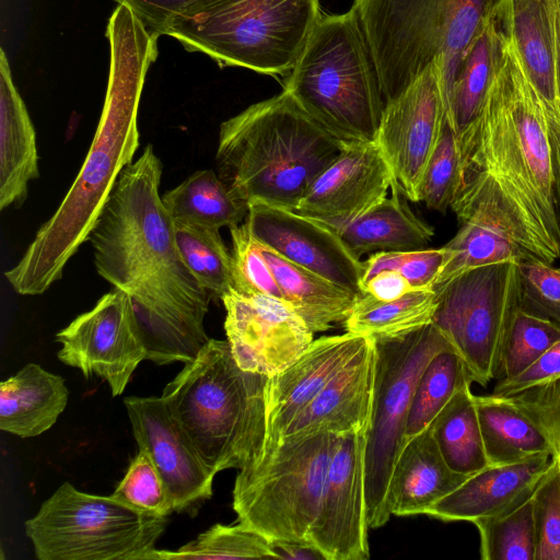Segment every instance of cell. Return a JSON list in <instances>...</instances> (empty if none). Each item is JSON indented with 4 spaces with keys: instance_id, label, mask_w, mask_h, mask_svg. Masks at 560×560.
Returning a JSON list of instances; mask_svg holds the SVG:
<instances>
[{
    "instance_id": "cell-1",
    "label": "cell",
    "mask_w": 560,
    "mask_h": 560,
    "mask_svg": "<svg viewBox=\"0 0 560 560\" xmlns=\"http://www.w3.org/2000/svg\"><path fill=\"white\" fill-rule=\"evenodd\" d=\"M161 176L148 144L122 170L88 241L97 273L130 298L147 359L165 365L194 360L210 339L203 322L211 295L179 253Z\"/></svg>"
},
{
    "instance_id": "cell-2",
    "label": "cell",
    "mask_w": 560,
    "mask_h": 560,
    "mask_svg": "<svg viewBox=\"0 0 560 560\" xmlns=\"http://www.w3.org/2000/svg\"><path fill=\"white\" fill-rule=\"evenodd\" d=\"M456 140L458 171L450 209L459 223L482 215L528 259L553 264L560 233L548 121L510 43L480 112Z\"/></svg>"
},
{
    "instance_id": "cell-3",
    "label": "cell",
    "mask_w": 560,
    "mask_h": 560,
    "mask_svg": "<svg viewBox=\"0 0 560 560\" xmlns=\"http://www.w3.org/2000/svg\"><path fill=\"white\" fill-rule=\"evenodd\" d=\"M106 37L109 72L96 131L83 164L55 213L4 276L21 295L45 293L88 241L122 170L139 148L138 112L158 39L125 5L112 13Z\"/></svg>"
},
{
    "instance_id": "cell-4",
    "label": "cell",
    "mask_w": 560,
    "mask_h": 560,
    "mask_svg": "<svg viewBox=\"0 0 560 560\" xmlns=\"http://www.w3.org/2000/svg\"><path fill=\"white\" fill-rule=\"evenodd\" d=\"M343 145L282 90L221 124L218 175L247 206L294 210Z\"/></svg>"
},
{
    "instance_id": "cell-5",
    "label": "cell",
    "mask_w": 560,
    "mask_h": 560,
    "mask_svg": "<svg viewBox=\"0 0 560 560\" xmlns=\"http://www.w3.org/2000/svg\"><path fill=\"white\" fill-rule=\"evenodd\" d=\"M505 0H354L385 101L402 93L427 68L440 69L445 117L463 57Z\"/></svg>"
},
{
    "instance_id": "cell-6",
    "label": "cell",
    "mask_w": 560,
    "mask_h": 560,
    "mask_svg": "<svg viewBox=\"0 0 560 560\" xmlns=\"http://www.w3.org/2000/svg\"><path fill=\"white\" fill-rule=\"evenodd\" d=\"M267 377L241 369L228 340L209 339L163 389L162 397L214 475L240 470L264 454Z\"/></svg>"
},
{
    "instance_id": "cell-7",
    "label": "cell",
    "mask_w": 560,
    "mask_h": 560,
    "mask_svg": "<svg viewBox=\"0 0 560 560\" xmlns=\"http://www.w3.org/2000/svg\"><path fill=\"white\" fill-rule=\"evenodd\" d=\"M282 86L342 143L375 141L386 101L352 7L322 12Z\"/></svg>"
},
{
    "instance_id": "cell-8",
    "label": "cell",
    "mask_w": 560,
    "mask_h": 560,
    "mask_svg": "<svg viewBox=\"0 0 560 560\" xmlns=\"http://www.w3.org/2000/svg\"><path fill=\"white\" fill-rule=\"evenodd\" d=\"M320 14L319 0H200L166 36L221 68L284 78Z\"/></svg>"
},
{
    "instance_id": "cell-9",
    "label": "cell",
    "mask_w": 560,
    "mask_h": 560,
    "mask_svg": "<svg viewBox=\"0 0 560 560\" xmlns=\"http://www.w3.org/2000/svg\"><path fill=\"white\" fill-rule=\"evenodd\" d=\"M338 438L327 431L284 436L240 469L233 488L238 523L272 544H307Z\"/></svg>"
},
{
    "instance_id": "cell-10",
    "label": "cell",
    "mask_w": 560,
    "mask_h": 560,
    "mask_svg": "<svg viewBox=\"0 0 560 560\" xmlns=\"http://www.w3.org/2000/svg\"><path fill=\"white\" fill-rule=\"evenodd\" d=\"M167 516L63 482L24 524L39 560H151Z\"/></svg>"
},
{
    "instance_id": "cell-11",
    "label": "cell",
    "mask_w": 560,
    "mask_h": 560,
    "mask_svg": "<svg viewBox=\"0 0 560 560\" xmlns=\"http://www.w3.org/2000/svg\"><path fill=\"white\" fill-rule=\"evenodd\" d=\"M376 351L374 398L366 431L365 494L369 527L390 518L388 488L395 463L405 444L412 395L429 361L453 350L432 323L408 332L374 338Z\"/></svg>"
},
{
    "instance_id": "cell-12",
    "label": "cell",
    "mask_w": 560,
    "mask_h": 560,
    "mask_svg": "<svg viewBox=\"0 0 560 560\" xmlns=\"http://www.w3.org/2000/svg\"><path fill=\"white\" fill-rule=\"evenodd\" d=\"M520 261L469 269L433 287V324L463 360L472 382L499 377L503 345L521 307Z\"/></svg>"
},
{
    "instance_id": "cell-13",
    "label": "cell",
    "mask_w": 560,
    "mask_h": 560,
    "mask_svg": "<svg viewBox=\"0 0 560 560\" xmlns=\"http://www.w3.org/2000/svg\"><path fill=\"white\" fill-rule=\"evenodd\" d=\"M61 345L58 359L106 381L114 397L121 395L129 380L147 359L130 298L114 289L103 295L90 311L77 316L56 334Z\"/></svg>"
},
{
    "instance_id": "cell-14",
    "label": "cell",
    "mask_w": 560,
    "mask_h": 560,
    "mask_svg": "<svg viewBox=\"0 0 560 560\" xmlns=\"http://www.w3.org/2000/svg\"><path fill=\"white\" fill-rule=\"evenodd\" d=\"M444 119L440 69L435 62L385 104L375 142L392 171V186L410 201H420L421 180Z\"/></svg>"
},
{
    "instance_id": "cell-15",
    "label": "cell",
    "mask_w": 560,
    "mask_h": 560,
    "mask_svg": "<svg viewBox=\"0 0 560 560\" xmlns=\"http://www.w3.org/2000/svg\"><path fill=\"white\" fill-rule=\"evenodd\" d=\"M366 429L340 434L307 544L325 560H366Z\"/></svg>"
},
{
    "instance_id": "cell-16",
    "label": "cell",
    "mask_w": 560,
    "mask_h": 560,
    "mask_svg": "<svg viewBox=\"0 0 560 560\" xmlns=\"http://www.w3.org/2000/svg\"><path fill=\"white\" fill-rule=\"evenodd\" d=\"M221 301L228 341L245 371L272 376L299 359L314 340V332L279 299L245 295L232 288Z\"/></svg>"
},
{
    "instance_id": "cell-17",
    "label": "cell",
    "mask_w": 560,
    "mask_h": 560,
    "mask_svg": "<svg viewBox=\"0 0 560 560\" xmlns=\"http://www.w3.org/2000/svg\"><path fill=\"white\" fill-rule=\"evenodd\" d=\"M254 235L285 259L362 296L363 265L331 225L266 203L248 205Z\"/></svg>"
},
{
    "instance_id": "cell-18",
    "label": "cell",
    "mask_w": 560,
    "mask_h": 560,
    "mask_svg": "<svg viewBox=\"0 0 560 560\" xmlns=\"http://www.w3.org/2000/svg\"><path fill=\"white\" fill-rule=\"evenodd\" d=\"M124 404L139 450L145 451L154 463L174 510L192 511L210 499L214 474L164 398L128 396Z\"/></svg>"
},
{
    "instance_id": "cell-19",
    "label": "cell",
    "mask_w": 560,
    "mask_h": 560,
    "mask_svg": "<svg viewBox=\"0 0 560 560\" xmlns=\"http://www.w3.org/2000/svg\"><path fill=\"white\" fill-rule=\"evenodd\" d=\"M392 185V171L375 141L345 143L294 211L338 230L387 197Z\"/></svg>"
},
{
    "instance_id": "cell-20",
    "label": "cell",
    "mask_w": 560,
    "mask_h": 560,
    "mask_svg": "<svg viewBox=\"0 0 560 560\" xmlns=\"http://www.w3.org/2000/svg\"><path fill=\"white\" fill-rule=\"evenodd\" d=\"M372 337L345 332L312 341L306 351L265 384L266 448L275 446L291 420L339 374Z\"/></svg>"
},
{
    "instance_id": "cell-21",
    "label": "cell",
    "mask_w": 560,
    "mask_h": 560,
    "mask_svg": "<svg viewBox=\"0 0 560 560\" xmlns=\"http://www.w3.org/2000/svg\"><path fill=\"white\" fill-rule=\"evenodd\" d=\"M556 463L547 453L515 464L488 466L469 476L425 514L445 522L503 516L532 498Z\"/></svg>"
},
{
    "instance_id": "cell-22",
    "label": "cell",
    "mask_w": 560,
    "mask_h": 560,
    "mask_svg": "<svg viewBox=\"0 0 560 560\" xmlns=\"http://www.w3.org/2000/svg\"><path fill=\"white\" fill-rule=\"evenodd\" d=\"M375 365L376 351L372 338L362 351L291 420L280 439L319 431L340 435L366 429L373 408Z\"/></svg>"
},
{
    "instance_id": "cell-23",
    "label": "cell",
    "mask_w": 560,
    "mask_h": 560,
    "mask_svg": "<svg viewBox=\"0 0 560 560\" xmlns=\"http://www.w3.org/2000/svg\"><path fill=\"white\" fill-rule=\"evenodd\" d=\"M499 20L526 79L557 107L555 0H505Z\"/></svg>"
},
{
    "instance_id": "cell-24",
    "label": "cell",
    "mask_w": 560,
    "mask_h": 560,
    "mask_svg": "<svg viewBox=\"0 0 560 560\" xmlns=\"http://www.w3.org/2000/svg\"><path fill=\"white\" fill-rule=\"evenodd\" d=\"M39 177L36 132L0 50V209L21 207Z\"/></svg>"
},
{
    "instance_id": "cell-25",
    "label": "cell",
    "mask_w": 560,
    "mask_h": 560,
    "mask_svg": "<svg viewBox=\"0 0 560 560\" xmlns=\"http://www.w3.org/2000/svg\"><path fill=\"white\" fill-rule=\"evenodd\" d=\"M468 477L448 467L429 427L408 440L398 455L388 488L389 511L397 516L425 514Z\"/></svg>"
},
{
    "instance_id": "cell-26",
    "label": "cell",
    "mask_w": 560,
    "mask_h": 560,
    "mask_svg": "<svg viewBox=\"0 0 560 560\" xmlns=\"http://www.w3.org/2000/svg\"><path fill=\"white\" fill-rule=\"evenodd\" d=\"M68 397L61 376L28 363L0 384V429L20 438L37 436L56 423Z\"/></svg>"
},
{
    "instance_id": "cell-27",
    "label": "cell",
    "mask_w": 560,
    "mask_h": 560,
    "mask_svg": "<svg viewBox=\"0 0 560 560\" xmlns=\"http://www.w3.org/2000/svg\"><path fill=\"white\" fill-rule=\"evenodd\" d=\"M261 252L285 303L314 334L345 323L360 296L291 262L262 243Z\"/></svg>"
},
{
    "instance_id": "cell-28",
    "label": "cell",
    "mask_w": 560,
    "mask_h": 560,
    "mask_svg": "<svg viewBox=\"0 0 560 560\" xmlns=\"http://www.w3.org/2000/svg\"><path fill=\"white\" fill-rule=\"evenodd\" d=\"M508 49L509 39L498 15L474 38L455 78L446 120L456 135L480 112L503 67Z\"/></svg>"
},
{
    "instance_id": "cell-29",
    "label": "cell",
    "mask_w": 560,
    "mask_h": 560,
    "mask_svg": "<svg viewBox=\"0 0 560 560\" xmlns=\"http://www.w3.org/2000/svg\"><path fill=\"white\" fill-rule=\"evenodd\" d=\"M390 189V197L337 230L358 258L375 249H421L434 235V229L412 212L407 198L394 186Z\"/></svg>"
},
{
    "instance_id": "cell-30",
    "label": "cell",
    "mask_w": 560,
    "mask_h": 560,
    "mask_svg": "<svg viewBox=\"0 0 560 560\" xmlns=\"http://www.w3.org/2000/svg\"><path fill=\"white\" fill-rule=\"evenodd\" d=\"M475 404L489 466L552 454L539 429L506 397L475 396Z\"/></svg>"
},
{
    "instance_id": "cell-31",
    "label": "cell",
    "mask_w": 560,
    "mask_h": 560,
    "mask_svg": "<svg viewBox=\"0 0 560 560\" xmlns=\"http://www.w3.org/2000/svg\"><path fill=\"white\" fill-rule=\"evenodd\" d=\"M174 221L221 229L242 223L248 206L212 170L197 171L162 197Z\"/></svg>"
},
{
    "instance_id": "cell-32",
    "label": "cell",
    "mask_w": 560,
    "mask_h": 560,
    "mask_svg": "<svg viewBox=\"0 0 560 560\" xmlns=\"http://www.w3.org/2000/svg\"><path fill=\"white\" fill-rule=\"evenodd\" d=\"M470 385L458 389L430 424L448 467L467 476L489 466Z\"/></svg>"
},
{
    "instance_id": "cell-33",
    "label": "cell",
    "mask_w": 560,
    "mask_h": 560,
    "mask_svg": "<svg viewBox=\"0 0 560 560\" xmlns=\"http://www.w3.org/2000/svg\"><path fill=\"white\" fill-rule=\"evenodd\" d=\"M438 305L434 289L411 290L393 300L360 296L345 320L347 331L372 338L392 337L432 323Z\"/></svg>"
},
{
    "instance_id": "cell-34",
    "label": "cell",
    "mask_w": 560,
    "mask_h": 560,
    "mask_svg": "<svg viewBox=\"0 0 560 560\" xmlns=\"http://www.w3.org/2000/svg\"><path fill=\"white\" fill-rule=\"evenodd\" d=\"M443 247L446 256L434 285L472 268L528 259L499 224L482 215L462 222L458 232Z\"/></svg>"
},
{
    "instance_id": "cell-35",
    "label": "cell",
    "mask_w": 560,
    "mask_h": 560,
    "mask_svg": "<svg viewBox=\"0 0 560 560\" xmlns=\"http://www.w3.org/2000/svg\"><path fill=\"white\" fill-rule=\"evenodd\" d=\"M472 380L459 355L446 350L434 355L417 382L405 431V443L430 427L453 395Z\"/></svg>"
},
{
    "instance_id": "cell-36",
    "label": "cell",
    "mask_w": 560,
    "mask_h": 560,
    "mask_svg": "<svg viewBox=\"0 0 560 560\" xmlns=\"http://www.w3.org/2000/svg\"><path fill=\"white\" fill-rule=\"evenodd\" d=\"M174 229L186 266L211 299L221 300L233 288V278L231 250L223 242L219 229L182 221H174Z\"/></svg>"
},
{
    "instance_id": "cell-37",
    "label": "cell",
    "mask_w": 560,
    "mask_h": 560,
    "mask_svg": "<svg viewBox=\"0 0 560 560\" xmlns=\"http://www.w3.org/2000/svg\"><path fill=\"white\" fill-rule=\"evenodd\" d=\"M267 558H277L271 541L241 523L215 524L175 551L154 549L151 555V560Z\"/></svg>"
},
{
    "instance_id": "cell-38",
    "label": "cell",
    "mask_w": 560,
    "mask_h": 560,
    "mask_svg": "<svg viewBox=\"0 0 560 560\" xmlns=\"http://www.w3.org/2000/svg\"><path fill=\"white\" fill-rule=\"evenodd\" d=\"M479 532L483 560H535V527L532 498L499 517L472 522Z\"/></svg>"
},
{
    "instance_id": "cell-39",
    "label": "cell",
    "mask_w": 560,
    "mask_h": 560,
    "mask_svg": "<svg viewBox=\"0 0 560 560\" xmlns=\"http://www.w3.org/2000/svg\"><path fill=\"white\" fill-rule=\"evenodd\" d=\"M559 340V326L520 308L503 345L499 376L510 378L520 374Z\"/></svg>"
},
{
    "instance_id": "cell-40",
    "label": "cell",
    "mask_w": 560,
    "mask_h": 560,
    "mask_svg": "<svg viewBox=\"0 0 560 560\" xmlns=\"http://www.w3.org/2000/svg\"><path fill=\"white\" fill-rule=\"evenodd\" d=\"M230 234L233 289L245 295H270L285 302L262 255L261 242L248 223L230 228Z\"/></svg>"
},
{
    "instance_id": "cell-41",
    "label": "cell",
    "mask_w": 560,
    "mask_h": 560,
    "mask_svg": "<svg viewBox=\"0 0 560 560\" xmlns=\"http://www.w3.org/2000/svg\"><path fill=\"white\" fill-rule=\"evenodd\" d=\"M137 510L170 516L175 510L164 482L149 454L139 450L112 494Z\"/></svg>"
},
{
    "instance_id": "cell-42",
    "label": "cell",
    "mask_w": 560,
    "mask_h": 560,
    "mask_svg": "<svg viewBox=\"0 0 560 560\" xmlns=\"http://www.w3.org/2000/svg\"><path fill=\"white\" fill-rule=\"evenodd\" d=\"M457 171L456 133L445 117L438 144L421 180L419 200L429 209L445 213L453 199Z\"/></svg>"
},
{
    "instance_id": "cell-43",
    "label": "cell",
    "mask_w": 560,
    "mask_h": 560,
    "mask_svg": "<svg viewBox=\"0 0 560 560\" xmlns=\"http://www.w3.org/2000/svg\"><path fill=\"white\" fill-rule=\"evenodd\" d=\"M445 256L444 247L415 250H380L362 261V289L365 281L384 270L398 272L413 290L433 289Z\"/></svg>"
},
{
    "instance_id": "cell-44",
    "label": "cell",
    "mask_w": 560,
    "mask_h": 560,
    "mask_svg": "<svg viewBox=\"0 0 560 560\" xmlns=\"http://www.w3.org/2000/svg\"><path fill=\"white\" fill-rule=\"evenodd\" d=\"M521 310L560 327V268L537 259L518 264Z\"/></svg>"
},
{
    "instance_id": "cell-45",
    "label": "cell",
    "mask_w": 560,
    "mask_h": 560,
    "mask_svg": "<svg viewBox=\"0 0 560 560\" xmlns=\"http://www.w3.org/2000/svg\"><path fill=\"white\" fill-rule=\"evenodd\" d=\"M535 560H560V468L556 463L532 495Z\"/></svg>"
},
{
    "instance_id": "cell-46",
    "label": "cell",
    "mask_w": 560,
    "mask_h": 560,
    "mask_svg": "<svg viewBox=\"0 0 560 560\" xmlns=\"http://www.w3.org/2000/svg\"><path fill=\"white\" fill-rule=\"evenodd\" d=\"M506 398L539 429L560 468V376Z\"/></svg>"
},
{
    "instance_id": "cell-47",
    "label": "cell",
    "mask_w": 560,
    "mask_h": 560,
    "mask_svg": "<svg viewBox=\"0 0 560 560\" xmlns=\"http://www.w3.org/2000/svg\"><path fill=\"white\" fill-rule=\"evenodd\" d=\"M127 7L156 37L167 35L172 25L200 0H114Z\"/></svg>"
},
{
    "instance_id": "cell-48",
    "label": "cell",
    "mask_w": 560,
    "mask_h": 560,
    "mask_svg": "<svg viewBox=\"0 0 560 560\" xmlns=\"http://www.w3.org/2000/svg\"><path fill=\"white\" fill-rule=\"evenodd\" d=\"M558 376H560V340L520 374L510 378H501L490 395L495 397L514 396Z\"/></svg>"
},
{
    "instance_id": "cell-49",
    "label": "cell",
    "mask_w": 560,
    "mask_h": 560,
    "mask_svg": "<svg viewBox=\"0 0 560 560\" xmlns=\"http://www.w3.org/2000/svg\"><path fill=\"white\" fill-rule=\"evenodd\" d=\"M411 290L409 282L392 270L381 271L363 283V293L380 300H393Z\"/></svg>"
},
{
    "instance_id": "cell-50",
    "label": "cell",
    "mask_w": 560,
    "mask_h": 560,
    "mask_svg": "<svg viewBox=\"0 0 560 560\" xmlns=\"http://www.w3.org/2000/svg\"><path fill=\"white\" fill-rule=\"evenodd\" d=\"M551 145V163L555 176V203L560 233V109L544 104Z\"/></svg>"
},
{
    "instance_id": "cell-51",
    "label": "cell",
    "mask_w": 560,
    "mask_h": 560,
    "mask_svg": "<svg viewBox=\"0 0 560 560\" xmlns=\"http://www.w3.org/2000/svg\"><path fill=\"white\" fill-rule=\"evenodd\" d=\"M272 547L277 555V558H280V559H291V560L324 559L322 553L308 544L277 542V544H272Z\"/></svg>"
},
{
    "instance_id": "cell-52",
    "label": "cell",
    "mask_w": 560,
    "mask_h": 560,
    "mask_svg": "<svg viewBox=\"0 0 560 560\" xmlns=\"http://www.w3.org/2000/svg\"><path fill=\"white\" fill-rule=\"evenodd\" d=\"M555 34H556V57H555V73H556V90L557 103L560 109V0H555Z\"/></svg>"
}]
</instances>
